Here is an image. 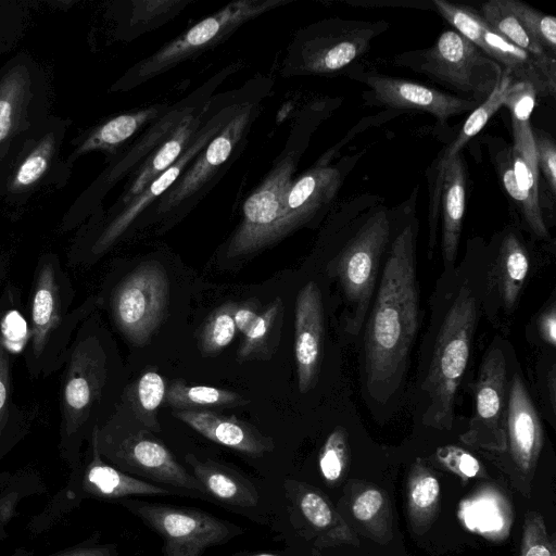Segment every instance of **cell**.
Segmentation results:
<instances>
[{
  "label": "cell",
  "instance_id": "6da1fadb",
  "mask_svg": "<svg viewBox=\"0 0 556 556\" xmlns=\"http://www.w3.org/2000/svg\"><path fill=\"white\" fill-rule=\"evenodd\" d=\"M413 218L392 241L364 339L366 383L384 403L400 386L418 330L419 290Z\"/></svg>",
  "mask_w": 556,
  "mask_h": 556
},
{
  "label": "cell",
  "instance_id": "7a4b0ae2",
  "mask_svg": "<svg viewBox=\"0 0 556 556\" xmlns=\"http://www.w3.org/2000/svg\"><path fill=\"white\" fill-rule=\"evenodd\" d=\"M96 312L77 328L67 350L59 384V450L76 469L83 444L114 410L109 406L113 352Z\"/></svg>",
  "mask_w": 556,
  "mask_h": 556
},
{
  "label": "cell",
  "instance_id": "3957f363",
  "mask_svg": "<svg viewBox=\"0 0 556 556\" xmlns=\"http://www.w3.org/2000/svg\"><path fill=\"white\" fill-rule=\"evenodd\" d=\"M75 289L54 254L42 255L34 269L26 307L24 362L28 376L48 378L63 366L79 325L99 307L97 296L74 306Z\"/></svg>",
  "mask_w": 556,
  "mask_h": 556
},
{
  "label": "cell",
  "instance_id": "277c9868",
  "mask_svg": "<svg viewBox=\"0 0 556 556\" xmlns=\"http://www.w3.org/2000/svg\"><path fill=\"white\" fill-rule=\"evenodd\" d=\"M91 438L101 457L119 470L164 486L175 495L214 503L170 450L119 401Z\"/></svg>",
  "mask_w": 556,
  "mask_h": 556
},
{
  "label": "cell",
  "instance_id": "5b68a950",
  "mask_svg": "<svg viewBox=\"0 0 556 556\" xmlns=\"http://www.w3.org/2000/svg\"><path fill=\"white\" fill-rule=\"evenodd\" d=\"M477 319V300L463 287L440 327L422 386L430 397L427 417L438 428H448L453 421L455 396L467 368Z\"/></svg>",
  "mask_w": 556,
  "mask_h": 556
},
{
  "label": "cell",
  "instance_id": "8992f818",
  "mask_svg": "<svg viewBox=\"0 0 556 556\" xmlns=\"http://www.w3.org/2000/svg\"><path fill=\"white\" fill-rule=\"evenodd\" d=\"M395 63L413 68L481 104L501 80V66L477 46L453 29L442 31L424 50L399 55Z\"/></svg>",
  "mask_w": 556,
  "mask_h": 556
},
{
  "label": "cell",
  "instance_id": "52a82bcc",
  "mask_svg": "<svg viewBox=\"0 0 556 556\" xmlns=\"http://www.w3.org/2000/svg\"><path fill=\"white\" fill-rule=\"evenodd\" d=\"M163 540V556H202L226 544L244 528L194 507L175 506L138 498L119 502Z\"/></svg>",
  "mask_w": 556,
  "mask_h": 556
},
{
  "label": "cell",
  "instance_id": "ba28073f",
  "mask_svg": "<svg viewBox=\"0 0 556 556\" xmlns=\"http://www.w3.org/2000/svg\"><path fill=\"white\" fill-rule=\"evenodd\" d=\"M390 229L388 210L384 206L371 210L337 260L336 274L348 304V330L351 333L357 334L363 326Z\"/></svg>",
  "mask_w": 556,
  "mask_h": 556
},
{
  "label": "cell",
  "instance_id": "9c48e42d",
  "mask_svg": "<svg viewBox=\"0 0 556 556\" xmlns=\"http://www.w3.org/2000/svg\"><path fill=\"white\" fill-rule=\"evenodd\" d=\"M168 298V278L159 262L127 273L105 298L116 329L134 345L146 344L161 325Z\"/></svg>",
  "mask_w": 556,
  "mask_h": 556
},
{
  "label": "cell",
  "instance_id": "30bf717a",
  "mask_svg": "<svg viewBox=\"0 0 556 556\" xmlns=\"http://www.w3.org/2000/svg\"><path fill=\"white\" fill-rule=\"evenodd\" d=\"M291 172V164L279 166L245 201L244 219L229 245V257L251 253L295 226L287 206Z\"/></svg>",
  "mask_w": 556,
  "mask_h": 556
},
{
  "label": "cell",
  "instance_id": "8fae6325",
  "mask_svg": "<svg viewBox=\"0 0 556 556\" xmlns=\"http://www.w3.org/2000/svg\"><path fill=\"white\" fill-rule=\"evenodd\" d=\"M20 292L7 283L0 294V460L28 433L35 408L13 400L14 325L20 320Z\"/></svg>",
  "mask_w": 556,
  "mask_h": 556
},
{
  "label": "cell",
  "instance_id": "7c38bea8",
  "mask_svg": "<svg viewBox=\"0 0 556 556\" xmlns=\"http://www.w3.org/2000/svg\"><path fill=\"white\" fill-rule=\"evenodd\" d=\"M507 369L503 352L485 353L475 384V412L464 438L483 444L504 445L507 421Z\"/></svg>",
  "mask_w": 556,
  "mask_h": 556
},
{
  "label": "cell",
  "instance_id": "4fadbf2b",
  "mask_svg": "<svg viewBox=\"0 0 556 556\" xmlns=\"http://www.w3.org/2000/svg\"><path fill=\"white\" fill-rule=\"evenodd\" d=\"M369 88L376 103L393 109H414L430 113L440 123L467 112L478 104L471 100L450 94L438 89L377 73H367L357 77Z\"/></svg>",
  "mask_w": 556,
  "mask_h": 556
},
{
  "label": "cell",
  "instance_id": "5bb4252c",
  "mask_svg": "<svg viewBox=\"0 0 556 556\" xmlns=\"http://www.w3.org/2000/svg\"><path fill=\"white\" fill-rule=\"evenodd\" d=\"M294 328L298 386L301 393H306L317 380L324 339L321 295L313 281L307 282L298 294Z\"/></svg>",
  "mask_w": 556,
  "mask_h": 556
},
{
  "label": "cell",
  "instance_id": "9a60e30c",
  "mask_svg": "<svg viewBox=\"0 0 556 556\" xmlns=\"http://www.w3.org/2000/svg\"><path fill=\"white\" fill-rule=\"evenodd\" d=\"M81 494L98 498L123 500L131 496H166L175 493L164 486L128 475L106 463L92 438L85 460L74 469Z\"/></svg>",
  "mask_w": 556,
  "mask_h": 556
},
{
  "label": "cell",
  "instance_id": "2e32d148",
  "mask_svg": "<svg viewBox=\"0 0 556 556\" xmlns=\"http://www.w3.org/2000/svg\"><path fill=\"white\" fill-rule=\"evenodd\" d=\"M173 415L204 438L251 457H261L275 446L271 438L235 417L205 409H176Z\"/></svg>",
  "mask_w": 556,
  "mask_h": 556
},
{
  "label": "cell",
  "instance_id": "e0dca14e",
  "mask_svg": "<svg viewBox=\"0 0 556 556\" xmlns=\"http://www.w3.org/2000/svg\"><path fill=\"white\" fill-rule=\"evenodd\" d=\"M482 51L494 60L514 80L531 85L541 97H554L556 64L541 61L528 51L509 42L484 22Z\"/></svg>",
  "mask_w": 556,
  "mask_h": 556
},
{
  "label": "cell",
  "instance_id": "ac0fdd59",
  "mask_svg": "<svg viewBox=\"0 0 556 556\" xmlns=\"http://www.w3.org/2000/svg\"><path fill=\"white\" fill-rule=\"evenodd\" d=\"M186 463L214 503L236 509L256 507L260 493L255 484L240 471L216 460L187 454Z\"/></svg>",
  "mask_w": 556,
  "mask_h": 556
},
{
  "label": "cell",
  "instance_id": "d6986e66",
  "mask_svg": "<svg viewBox=\"0 0 556 556\" xmlns=\"http://www.w3.org/2000/svg\"><path fill=\"white\" fill-rule=\"evenodd\" d=\"M506 432L515 460L522 468H529L542 445V427L533 402L518 375L508 388Z\"/></svg>",
  "mask_w": 556,
  "mask_h": 556
},
{
  "label": "cell",
  "instance_id": "ffe728a7",
  "mask_svg": "<svg viewBox=\"0 0 556 556\" xmlns=\"http://www.w3.org/2000/svg\"><path fill=\"white\" fill-rule=\"evenodd\" d=\"M441 164L444 165L440 200L441 247L445 265L453 266L458 250L466 207L467 170L462 152Z\"/></svg>",
  "mask_w": 556,
  "mask_h": 556
},
{
  "label": "cell",
  "instance_id": "44dd1931",
  "mask_svg": "<svg viewBox=\"0 0 556 556\" xmlns=\"http://www.w3.org/2000/svg\"><path fill=\"white\" fill-rule=\"evenodd\" d=\"M340 185L341 174L331 167L316 168L293 184L288 193L287 206L295 225L329 203Z\"/></svg>",
  "mask_w": 556,
  "mask_h": 556
},
{
  "label": "cell",
  "instance_id": "7402d4cb",
  "mask_svg": "<svg viewBox=\"0 0 556 556\" xmlns=\"http://www.w3.org/2000/svg\"><path fill=\"white\" fill-rule=\"evenodd\" d=\"M510 163L514 179L522 197L520 214L530 230L541 239H548L549 233L543 219L539 191V168L534 148L510 147Z\"/></svg>",
  "mask_w": 556,
  "mask_h": 556
},
{
  "label": "cell",
  "instance_id": "603a6c76",
  "mask_svg": "<svg viewBox=\"0 0 556 556\" xmlns=\"http://www.w3.org/2000/svg\"><path fill=\"white\" fill-rule=\"evenodd\" d=\"M530 268L528 252L514 232L504 236L495 262V282L504 306L513 309Z\"/></svg>",
  "mask_w": 556,
  "mask_h": 556
},
{
  "label": "cell",
  "instance_id": "cb8c5ba5",
  "mask_svg": "<svg viewBox=\"0 0 556 556\" xmlns=\"http://www.w3.org/2000/svg\"><path fill=\"white\" fill-rule=\"evenodd\" d=\"M166 384L156 371L142 374L137 380L126 386L119 396L132 416L151 431H161L157 409L164 403Z\"/></svg>",
  "mask_w": 556,
  "mask_h": 556
},
{
  "label": "cell",
  "instance_id": "d4e9b609",
  "mask_svg": "<svg viewBox=\"0 0 556 556\" xmlns=\"http://www.w3.org/2000/svg\"><path fill=\"white\" fill-rule=\"evenodd\" d=\"M480 14L493 31L509 42L528 51L545 63L556 64V58L549 55L534 39L513 11L509 0L486 1L482 4Z\"/></svg>",
  "mask_w": 556,
  "mask_h": 556
},
{
  "label": "cell",
  "instance_id": "484cf974",
  "mask_svg": "<svg viewBox=\"0 0 556 556\" xmlns=\"http://www.w3.org/2000/svg\"><path fill=\"white\" fill-rule=\"evenodd\" d=\"M257 11L258 8H251L248 3H237L231 5L217 15L208 17L193 26L185 37L180 38L178 41L166 48L162 53L157 54L153 63L161 64L169 62L179 54L208 42L225 27H228L231 24H237L241 18L257 13Z\"/></svg>",
  "mask_w": 556,
  "mask_h": 556
},
{
  "label": "cell",
  "instance_id": "4316f807",
  "mask_svg": "<svg viewBox=\"0 0 556 556\" xmlns=\"http://www.w3.org/2000/svg\"><path fill=\"white\" fill-rule=\"evenodd\" d=\"M249 403L242 395L211 386H192L174 380L166 390L164 404L177 409L193 407H235Z\"/></svg>",
  "mask_w": 556,
  "mask_h": 556
},
{
  "label": "cell",
  "instance_id": "83f0119b",
  "mask_svg": "<svg viewBox=\"0 0 556 556\" xmlns=\"http://www.w3.org/2000/svg\"><path fill=\"white\" fill-rule=\"evenodd\" d=\"M515 83L516 80L511 76L503 72L497 86L486 100L470 112L457 137L442 152V155L439 157L441 163H445L454 155L460 153L464 146L482 130L490 118L503 106Z\"/></svg>",
  "mask_w": 556,
  "mask_h": 556
},
{
  "label": "cell",
  "instance_id": "f1b7e54d",
  "mask_svg": "<svg viewBox=\"0 0 556 556\" xmlns=\"http://www.w3.org/2000/svg\"><path fill=\"white\" fill-rule=\"evenodd\" d=\"M282 313L283 303L280 298H276L260 313L255 323L244 334L243 343L238 350L240 361L267 357L270 346L274 348L270 340H274L276 334L279 336Z\"/></svg>",
  "mask_w": 556,
  "mask_h": 556
},
{
  "label": "cell",
  "instance_id": "f546056e",
  "mask_svg": "<svg viewBox=\"0 0 556 556\" xmlns=\"http://www.w3.org/2000/svg\"><path fill=\"white\" fill-rule=\"evenodd\" d=\"M536 98L538 92L531 85L516 81L505 99L503 105L510 113L514 147L523 149L534 147L530 118Z\"/></svg>",
  "mask_w": 556,
  "mask_h": 556
},
{
  "label": "cell",
  "instance_id": "4dcf8cb0",
  "mask_svg": "<svg viewBox=\"0 0 556 556\" xmlns=\"http://www.w3.org/2000/svg\"><path fill=\"white\" fill-rule=\"evenodd\" d=\"M236 305L237 302H227L208 316L200 337L203 354H216L231 343L237 330L233 321Z\"/></svg>",
  "mask_w": 556,
  "mask_h": 556
},
{
  "label": "cell",
  "instance_id": "1f68e13d",
  "mask_svg": "<svg viewBox=\"0 0 556 556\" xmlns=\"http://www.w3.org/2000/svg\"><path fill=\"white\" fill-rule=\"evenodd\" d=\"M231 148L232 142L227 135L214 139L210 143L204 157L182 179L177 190L168 198V202L170 201L174 204L194 190L214 167L226 161L231 152Z\"/></svg>",
  "mask_w": 556,
  "mask_h": 556
},
{
  "label": "cell",
  "instance_id": "d6a6232c",
  "mask_svg": "<svg viewBox=\"0 0 556 556\" xmlns=\"http://www.w3.org/2000/svg\"><path fill=\"white\" fill-rule=\"evenodd\" d=\"M432 4L442 17L455 28V31L482 50L484 20L479 12L470 7L446 0H433Z\"/></svg>",
  "mask_w": 556,
  "mask_h": 556
},
{
  "label": "cell",
  "instance_id": "836d02e7",
  "mask_svg": "<svg viewBox=\"0 0 556 556\" xmlns=\"http://www.w3.org/2000/svg\"><path fill=\"white\" fill-rule=\"evenodd\" d=\"M510 7L521 23L544 50L556 58V18L518 0H509Z\"/></svg>",
  "mask_w": 556,
  "mask_h": 556
},
{
  "label": "cell",
  "instance_id": "e575fe53",
  "mask_svg": "<svg viewBox=\"0 0 556 556\" xmlns=\"http://www.w3.org/2000/svg\"><path fill=\"white\" fill-rule=\"evenodd\" d=\"M346 459V439L342 428H336L327 438L320 454L319 468L327 481H336L342 475Z\"/></svg>",
  "mask_w": 556,
  "mask_h": 556
},
{
  "label": "cell",
  "instance_id": "d590c367",
  "mask_svg": "<svg viewBox=\"0 0 556 556\" xmlns=\"http://www.w3.org/2000/svg\"><path fill=\"white\" fill-rule=\"evenodd\" d=\"M533 146L539 172L543 174L548 191L556 193V144L553 137L542 129H532Z\"/></svg>",
  "mask_w": 556,
  "mask_h": 556
},
{
  "label": "cell",
  "instance_id": "8d00e7d4",
  "mask_svg": "<svg viewBox=\"0 0 556 556\" xmlns=\"http://www.w3.org/2000/svg\"><path fill=\"white\" fill-rule=\"evenodd\" d=\"M186 130L180 131L174 139L167 141L160 149V151L155 154L151 165L147 167L136 180L131 189V193L136 194L140 192L152 177L166 169L175 161L181 151L182 142L186 138Z\"/></svg>",
  "mask_w": 556,
  "mask_h": 556
},
{
  "label": "cell",
  "instance_id": "74e56055",
  "mask_svg": "<svg viewBox=\"0 0 556 556\" xmlns=\"http://www.w3.org/2000/svg\"><path fill=\"white\" fill-rule=\"evenodd\" d=\"M432 179L430 180L429 202V250L432 251L437 243L438 223L440 218V200L443 185L444 165L437 160L433 164Z\"/></svg>",
  "mask_w": 556,
  "mask_h": 556
},
{
  "label": "cell",
  "instance_id": "f35d334b",
  "mask_svg": "<svg viewBox=\"0 0 556 556\" xmlns=\"http://www.w3.org/2000/svg\"><path fill=\"white\" fill-rule=\"evenodd\" d=\"M143 117L144 114L118 116L101 128L99 139L106 144H116L130 137Z\"/></svg>",
  "mask_w": 556,
  "mask_h": 556
},
{
  "label": "cell",
  "instance_id": "ab89813d",
  "mask_svg": "<svg viewBox=\"0 0 556 556\" xmlns=\"http://www.w3.org/2000/svg\"><path fill=\"white\" fill-rule=\"evenodd\" d=\"M522 556H552L540 516L527 520Z\"/></svg>",
  "mask_w": 556,
  "mask_h": 556
},
{
  "label": "cell",
  "instance_id": "60d3db41",
  "mask_svg": "<svg viewBox=\"0 0 556 556\" xmlns=\"http://www.w3.org/2000/svg\"><path fill=\"white\" fill-rule=\"evenodd\" d=\"M438 456L446 466L467 478H472L480 471L478 459L456 446L440 448Z\"/></svg>",
  "mask_w": 556,
  "mask_h": 556
},
{
  "label": "cell",
  "instance_id": "b9f144b4",
  "mask_svg": "<svg viewBox=\"0 0 556 556\" xmlns=\"http://www.w3.org/2000/svg\"><path fill=\"white\" fill-rule=\"evenodd\" d=\"M440 484L435 477L425 475L419 477L410 491V498L418 508L430 507L438 498Z\"/></svg>",
  "mask_w": 556,
  "mask_h": 556
},
{
  "label": "cell",
  "instance_id": "7bdbcfd3",
  "mask_svg": "<svg viewBox=\"0 0 556 556\" xmlns=\"http://www.w3.org/2000/svg\"><path fill=\"white\" fill-rule=\"evenodd\" d=\"M383 503L382 494L374 489L363 492L353 504V515L361 521L371 519Z\"/></svg>",
  "mask_w": 556,
  "mask_h": 556
},
{
  "label": "cell",
  "instance_id": "ee69618b",
  "mask_svg": "<svg viewBox=\"0 0 556 556\" xmlns=\"http://www.w3.org/2000/svg\"><path fill=\"white\" fill-rule=\"evenodd\" d=\"M260 303L257 300H248L244 302H237L235 312H233V321L236 328L243 334H247L249 329L255 323L257 316L261 312H258Z\"/></svg>",
  "mask_w": 556,
  "mask_h": 556
},
{
  "label": "cell",
  "instance_id": "f6af8a7d",
  "mask_svg": "<svg viewBox=\"0 0 556 556\" xmlns=\"http://www.w3.org/2000/svg\"><path fill=\"white\" fill-rule=\"evenodd\" d=\"M47 167V160L41 154H34L28 157L20 170L17 172L16 182L18 185H29L36 181L45 172Z\"/></svg>",
  "mask_w": 556,
  "mask_h": 556
},
{
  "label": "cell",
  "instance_id": "bcb514c9",
  "mask_svg": "<svg viewBox=\"0 0 556 556\" xmlns=\"http://www.w3.org/2000/svg\"><path fill=\"white\" fill-rule=\"evenodd\" d=\"M539 330L543 340L552 346L556 344V308L552 302L540 316Z\"/></svg>",
  "mask_w": 556,
  "mask_h": 556
},
{
  "label": "cell",
  "instance_id": "7dc6e473",
  "mask_svg": "<svg viewBox=\"0 0 556 556\" xmlns=\"http://www.w3.org/2000/svg\"><path fill=\"white\" fill-rule=\"evenodd\" d=\"M56 556H118L115 544H91L76 547Z\"/></svg>",
  "mask_w": 556,
  "mask_h": 556
},
{
  "label": "cell",
  "instance_id": "c3c4849f",
  "mask_svg": "<svg viewBox=\"0 0 556 556\" xmlns=\"http://www.w3.org/2000/svg\"><path fill=\"white\" fill-rule=\"evenodd\" d=\"M12 106L7 100H0V141L5 138L11 126Z\"/></svg>",
  "mask_w": 556,
  "mask_h": 556
},
{
  "label": "cell",
  "instance_id": "681fc988",
  "mask_svg": "<svg viewBox=\"0 0 556 556\" xmlns=\"http://www.w3.org/2000/svg\"><path fill=\"white\" fill-rule=\"evenodd\" d=\"M228 556H285L277 553H268V552H243L237 553Z\"/></svg>",
  "mask_w": 556,
  "mask_h": 556
},
{
  "label": "cell",
  "instance_id": "f907efd6",
  "mask_svg": "<svg viewBox=\"0 0 556 556\" xmlns=\"http://www.w3.org/2000/svg\"><path fill=\"white\" fill-rule=\"evenodd\" d=\"M551 383H549V387H551V402H552V406L553 408L555 407V369L553 367V370L551 371Z\"/></svg>",
  "mask_w": 556,
  "mask_h": 556
},
{
  "label": "cell",
  "instance_id": "816d5d0a",
  "mask_svg": "<svg viewBox=\"0 0 556 556\" xmlns=\"http://www.w3.org/2000/svg\"><path fill=\"white\" fill-rule=\"evenodd\" d=\"M8 276V268L4 261L0 257V286L4 282Z\"/></svg>",
  "mask_w": 556,
  "mask_h": 556
}]
</instances>
